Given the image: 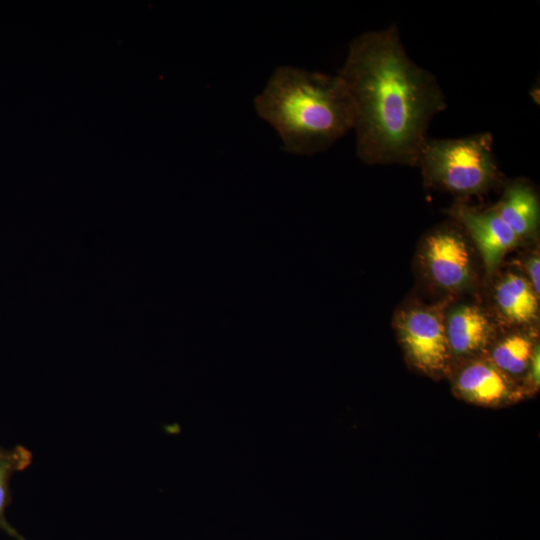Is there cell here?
Masks as SVG:
<instances>
[{
	"label": "cell",
	"mask_w": 540,
	"mask_h": 540,
	"mask_svg": "<svg viewBox=\"0 0 540 540\" xmlns=\"http://www.w3.org/2000/svg\"><path fill=\"white\" fill-rule=\"evenodd\" d=\"M337 75L351 102L359 159L417 166L429 125L447 103L435 76L406 52L398 27L354 38Z\"/></svg>",
	"instance_id": "1"
},
{
	"label": "cell",
	"mask_w": 540,
	"mask_h": 540,
	"mask_svg": "<svg viewBox=\"0 0 540 540\" xmlns=\"http://www.w3.org/2000/svg\"><path fill=\"white\" fill-rule=\"evenodd\" d=\"M254 105L292 154L322 152L353 129L351 102L338 75L280 66Z\"/></svg>",
	"instance_id": "2"
},
{
	"label": "cell",
	"mask_w": 540,
	"mask_h": 540,
	"mask_svg": "<svg viewBox=\"0 0 540 540\" xmlns=\"http://www.w3.org/2000/svg\"><path fill=\"white\" fill-rule=\"evenodd\" d=\"M417 166L427 185L456 195H479L501 181L489 132L460 138H428Z\"/></svg>",
	"instance_id": "3"
},
{
	"label": "cell",
	"mask_w": 540,
	"mask_h": 540,
	"mask_svg": "<svg viewBox=\"0 0 540 540\" xmlns=\"http://www.w3.org/2000/svg\"><path fill=\"white\" fill-rule=\"evenodd\" d=\"M394 327L409 363L430 376L443 374L452 359L445 318L428 307L399 311Z\"/></svg>",
	"instance_id": "4"
},
{
	"label": "cell",
	"mask_w": 540,
	"mask_h": 540,
	"mask_svg": "<svg viewBox=\"0 0 540 540\" xmlns=\"http://www.w3.org/2000/svg\"><path fill=\"white\" fill-rule=\"evenodd\" d=\"M422 262L431 280L440 288L457 291L471 279V259L463 236L452 227L431 232L424 241Z\"/></svg>",
	"instance_id": "5"
},
{
	"label": "cell",
	"mask_w": 540,
	"mask_h": 540,
	"mask_svg": "<svg viewBox=\"0 0 540 540\" xmlns=\"http://www.w3.org/2000/svg\"><path fill=\"white\" fill-rule=\"evenodd\" d=\"M476 244L487 273H492L502 258L520 241L493 207L480 210L457 202L449 210Z\"/></svg>",
	"instance_id": "6"
},
{
	"label": "cell",
	"mask_w": 540,
	"mask_h": 540,
	"mask_svg": "<svg viewBox=\"0 0 540 540\" xmlns=\"http://www.w3.org/2000/svg\"><path fill=\"white\" fill-rule=\"evenodd\" d=\"M454 389L464 400L484 406L501 404L515 397L517 392L510 376L489 359L464 365L455 377Z\"/></svg>",
	"instance_id": "7"
},
{
	"label": "cell",
	"mask_w": 540,
	"mask_h": 540,
	"mask_svg": "<svg viewBox=\"0 0 540 540\" xmlns=\"http://www.w3.org/2000/svg\"><path fill=\"white\" fill-rule=\"evenodd\" d=\"M493 209L519 240L536 234L540 217L539 199L527 181L517 179L508 182Z\"/></svg>",
	"instance_id": "8"
},
{
	"label": "cell",
	"mask_w": 540,
	"mask_h": 540,
	"mask_svg": "<svg viewBox=\"0 0 540 540\" xmlns=\"http://www.w3.org/2000/svg\"><path fill=\"white\" fill-rule=\"evenodd\" d=\"M445 328L452 356H468L480 352L493 333L486 314L475 305L454 308L445 319Z\"/></svg>",
	"instance_id": "9"
},
{
	"label": "cell",
	"mask_w": 540,
	"mask_h": 540,
	"mask_svg": "<svg viewBox=\"0 0 540 540\" xmlns=\"http://www.w3.org/2000/svg\"><path fill=\"white\" fill-rule=\"evenodd\" d=\"M539 297L527 278L510 272L497 283L494 301L500 316L509 324L527 326L539 316Z\"/></svg>",
	"instance_id": "10"
},
{
	"label": "cell",
	"mask_w": 540,
	"mask_h": 540,
	"mask_svg": "<svg viewBox=\"0 0 540 540\" xmlns=\"http://www.w3.org/2000/svg\"><path fill=\"white\" fill-rule=\"evenodd\" d=\"M32 461V452L22 445L9 450L0 447V529L17 540L26 539L8 523L5 517L6 508L12 502L9 482L14 473L24 471L32 464Z\"/></svg>",
	"instance_id": "11"
},
{
	"label": "cell",
	"mask_w": 540,
	"mask_h": 540,
	"mask_svg": "<svg viewBox=\"0 0 540 540\" xmlns=\"http://www.w3.org/2000/svg\"><path fill=\"white\" fill-rule=\"evenodd\" d=\"M535 346L526 334H510L494 346L489 360L508 376L519 375L528 369Z\"/></svg>",
	"instance_id": "12"
},
{
	"label": "cell",
	"mask_w": 540,
	"mask_h": 540,
	"mask_svg": "<svg viewBox=\"0 0 540 540\" xmlns=\"http://www.w3.org/2000/svg\"><path fill=\"white\" fill-rule=\"evenodd\" d=\"M527 280L534 292L539 297L540 294V259L538 254L532 255L526 262Z\"/></svg>",
	"instance_id": "13"
},
{
	"label": "cell",
	"mask_w": 540,
	"mask_h": 540,
	"mask_svg": "<svg viewBox=\"0 0 540 540\" xmlns=\"http://www.w3.org/2000/svg\"><path fill=\"white\" fill-rule=\"evenodd\" d=\"M528 383L533 389L539 386V345L537 344L533 350L530 363L528 366Z\"/></svg>",
	"instance_id": "14"
}]
</instances>
